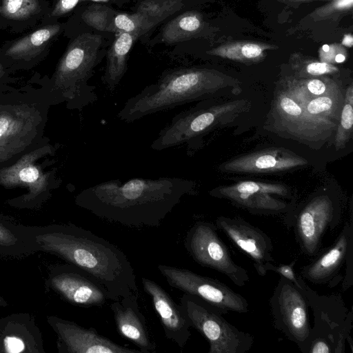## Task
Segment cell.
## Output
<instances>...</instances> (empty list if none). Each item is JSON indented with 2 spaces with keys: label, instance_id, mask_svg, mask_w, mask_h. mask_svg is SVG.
<instances>
[{
  "label": "cell",
  "instance_id": "obj_1",
  "mask_svg": "<svg viewBox=\"0 0 353 353\" xmlns=\"http://www.w3.org/2000/svg\"><path fill=\"white\" fill-rule=\"evenodd\" d=\"M193 183L178 177L112 179L90 186L76 203L97 216L128 227H158Z\"/></svg>",
  "mask_w": 353,
  "mask_h": 353
},
{
  "label": "cell",
  "instance_id": "obj_2",
  "mask_svg": "<svg viewBox=\"0 0 353 353\" xmlns=\"http://www.w3.org/2000/svg\"><path fill=\"white\" fill-rule=\"evenodd\" d=\"M42 250L86 272L107 290L110 300L138 294L136 274L126 255L114 244L74 225L37 235Z\"/></svg>",
  "mask_w": 353,
  "mask_h": 353
},
{
  "label": "cell",
  "instance_id": "obj_3",
  "mask_svg": "<svg viewBox=\"0 0 353 353\" xmlns=\"http://www.w3.org/2000/svg\"><path fill=\"white\" fill-rule=\"evenodd\" d=\"M221 85L216 71L181 68L164 72L157 82L129 98L118 112L119 119L133 122L159 112L174 108L214 94Z\"/></svg>",
  "mask_w": 353,
  "mask_h": 353
},
{
  "label": "cell",
  "instance_id": "obj_4",
  "mask_svg": "<svg viewBox=\"0 0 353 353\" xmlns=\"http://www.w3.org/2000/svg\"><path fill=\"white\" fill-rule=\"evenodd\" d=\"M102 37L83 33L70 45L54 75V85L64 98L83 108L97 100L95 87L88 84L98 63Z\"/></svg>",
  "mask_w": 353,
  "mask_h": 353
},
{
  "label": "cell",
  "instance_id": "obj_5",
  "mask_svg": "<svg viewBox=\"0 0 353 353\" xmlns=\"http://www.w3.org/2000/svg\"><path fill=\"white\" fill-rule=\"evenodd\" d=\"M299 277L314 316L307 353H344L352 328V311L348 310L340 296L319 294L301 275Z\"/></svg>",
  "mask_w": 353,
  "mask_h": 353
},
{
  "label": "cell",
  "instance_id": "obj_6",
  "mask_svg": "<svg viewBox=\"0 0 353 353\" xmlns=\"http://www.w3.org/2000/svg\"><path fill=\"white\" fill-rule=\"evenodd\" d=\"M180 305L190 327L208 341V353H245L252 347V334L230 324L220 311L202 299L183 294Z\"/></svg>",
  "mask_w": 353,
  "mask_h": 353
},
{
  "label": "cell",
  "instance_id": "obj_7",
  "mask_svg": "<svg viewBox=\"0 0 353 353\" xmlns=\"http://www.w3.org/2000/svg\"><path fill=\"white\" fill-rule=\"evenodd\" d=\"M273 325L302 353H307L312 326L305 295L292 282L281 276L270 298Z\"/></svg>",
  "mask_w": 353,
  "mask_h": 353
},
{
  "label": "cell",
  "instance_id": "obj_8",
  "mask_svg": "<svg viewBox=\"0 0 353 353\" xmlns=\"http://www.w3.org/2000/svg\"><path fill=\"white\" fill-rule=\"evenodd\" d=\"M184 246L195 262L224 274L236 285L243 287L249 281L248 271L233 261L218 235L216 225L206 221L195 223L187 232Z\"/></svg>",
  "mask_w": 353,
  "mask_h": 353
},
{
  "label": "cell",
  "instance_id": "obj_9",
  "mask_svg": "<svg viewBox=\"0 0 353 353\" xmlns=\"http://www.w3.org/2000/svg\"><path fill=\"white\" fill-rule=\"evenodd\" d=\"M157 268L172 288L202 299L223 314L249 311V303L245 297L217 279L164 264H159Z\"/></svg>",
  "mask_w": 353,
  "mask_h": 353
},
{
  "label": "cell",
  "instance_id": "obj_10",
  "mask_svg": "<svg viewBox=\"0 0 353 353\" xmlns=\"http://www.w3.org/2000/svg\"><path fill=\"white\" fill-rule=\"evenodd\" d=\"M339 220L338 207L330 196L321 194L311 199L297 212L292 223L302 252L309 256H316L323 237L337 227Z\"/></svg>",
  "mask_w": 353,
  "mask_h": 353
},
{
  "label": "cell",
  "instance_id": "obj_11",
  "mask_svg": "<svg viewBox=\"0 0 353 353\" xmlns=\"http://www.w3.org/2000/svg\"><path fill=\"white\" fill-rule=\"evenodd\" d=\"M211 194L227 199L252 214H274L288 212L290 209L288 203L272 196L288 195V189L281 184L242 181L214 190Z\"/></svg>",
  "mask_w": 353,
  "mask_h": 353
},
{
  "label": "cell",
  "instance_id": "obj_12",
  "mask_svg": "<svg viewBox=\"0 0 353 353\" xmlns=\"http://www.w3.org/2000/svg\"><path fill=\"white\" fill-rule=\"evenodd\" d=\"M217 229L249 256L256 273L267 274L268 268L274 262L271 238L260 228L241 219L219 216L215 222Z\"/></svg>",
  "mask_w": 353,
  "mask_h": 353
},
{
  "label": "cell",
  "instance_id": "obj_13",
  "mask_svg": "<svg viewBox=\"0 0 353 353\" xmlns=\"http://www.w3.org/2000/svg\"><path fill=\"white\" fill-rule=\"evenodd\" d=\"M52 288L70 303L83 307H102L110 300L106 289L93 276L69 264L52 275Z\"/></svg>",
  "mask_w": 353,
  "mask_h": 353
},
{
  "label": "cell",
  "instance_id": "obj_14",
  "mask_svg": "<svg viewBox=\"0 0 353 353\" xmlns=\"http://www.w3.org/2000/svg\"><path fill=\"white\" fill-rule=\"evenodd\" d=\"M41 121L39 114L27 106L3 108L0 112V152L10 158L33 141Z\"/></svg>",
  "mask_w": 353,
  "mask_h": 353
},
{
  "label": "cell",
  "instance_id": "obj_15",
  "mask_svg": "<svg viewBox=\"0 0 353 353\" xmlns=\"http://www.w3.org/2000/svg\"><path fill=\"white\" fill-rule=\"evenodd\" d=\"M52 325L59 336L63 352L69 353H140L139 350L119 345L99 334L93 328L83 327L64 319L53 317Z\"/></svg>",
  "mask_w": 353,
  "mask_h": 353
},
{
  "label": "cell",
  "instance_id": "obj_16",
  "mask_svg": "<svg viewBox=\"0 0 353 353\" xmlns=\"http://www.w3.org/2000/svg\"><path fill=\"white\" fill-rule=\"evenodd\" d=\"M353 249V223H345L334 243L317 258L303 266L301 276L314 284L339 282L338 274L345 265L347 259Z\"/></svg>",
  "mask_w": 353,
  "mask_h": 353
},
{
  "label": "cell",
  "instance_id": "obj_17",
  "mask_svg": "<svg viewBox=\"0 0 353 353\" xmlns=\"http://www.w3.org/2000/svg\"><path fill=\"white\" fill-rule=\"evenodd\" d=\"M141 283L159 316L165 337L183 348L191 336V327L180 304L153 280L142 276Z\"/></svg>",
  "mask_w": 353,
  "mask_h": 353
},
{
  "label": "cell",
  "instance_id": "obj_18",
  "mask_svg": "<svg viewBox=\"0 0 353 353\" xmlns=\"http://www.w3.org/2000/svg\"><path fill=\"white\" fill-rule=\"evenodd\" d=\"M118 333L135 345L142 353L156 352L150 337L146 319L140 312L138 294L114 300L110 303Z\"/></svg>",
  "mask_w": 353,
  "mask_h": 353
},
{
  "label": "cell",
  "instance_id": "obj_19",
  "mask_svg": "<svg viewBox=\"0 0 353 353\" xmlns=\"http://www.w3.org/2000/svg\"><path fill=\"white\" fill-rule=\"evenodd\" d=\"M48 152V146L38 148L23 155L14 164L0 170V184L9 188L26 187L29 198L40 194L46 189L48 177L36 161Z\"/></svg>",
  "mask_w": 353,
  "mask_h": 353
},
{
  "label": "cell",
  "instance_id": "obj_20",
  "mask_svg": "<svg viewBox=\"0 0 353 353\" xmlns=\"http://www.w3.org/2000/svg\"><path fill=\"white\" fill-rule=\"evenodd\" d=\"M307 161L282 149H271L249 154L224 163V171L264 173L289 170L306 164Z\"/></svg>",
  "mask_w": 353,
  "mask_h": 353
},
{
  "label": "cell",
  "instance_id": "obj_21",
  "mask_svg": "<svg viewBox=\"0 0 353 353\" xmlns=\"http://www.w3.org/2000/svg\"><path fill=\"white\" fill-rule=\"evenodd\" d=\"M276 113L286 130L293 134H303L307 138L319 130L330 128L334 123L308 114L303 107L286 92L279 94L276 100Z\"/></svg>",
  "mask_w": 353,
  "mask_h": 353
},
{
  "label": "cell",
  "instance_id": "obj_22",
  "mask_svg": "<svg viewBox=\"0 0 353 353\" xmlns=\"http://www.w3.org/2000/svg\"><path fill=\"white\" fill-rule=\"evenodd\" d=\"M138 35L119 32L107 54L103 82L110 91L120 83L127 70V57Z\"/></svg>",
  "mask_w": 353,
  "mask_h": 353
},
{
  "label": "cell",
  "instance_id": "obj_23",
  "mask_svg": "<svg viewBox=\"0 0 353 353\" xmlns=\"http://www.w3.org/2000/svg\"><path fill=\"white\" fill-rule=\"evenodd\" d=\"M288 92L310 116L330 123H332L330 119L338 120L339 110L343 103L338 87L310 100L304 97L292 83L289 84Z\"/></svg>",
  "mask_w": 353,
  "mask_h": 353
},
{
  "label": "cell",
  "instance_id": "obj_24",
  "mask_svg": "<svg viewBox=\"0 0 353 353\" xmlns=\"http://www.w3.org/2000/svg\"><path fill=\"white\" fill-rule=\"evenodd\" d=\"M184 0H143L136 12L142 19L141 34L154 28L168 17L181 10Z\"/></svg>",
  "mask_w": 353,
  "mask_h": 353
},
{
  "label": "cell",
  "instance_id": "obj_25",
  "mask_svg": "<svg viewBox=\"0 0 353 353\" xmlns=\"http://www.w3.org/2000/svg\"><path fill=\"white\" fill-rule=\"evenodd\" d=\"M60 30L59 25L38 30L15 42L6 51V55L14 59H28L38 54L44 45Z\"/></svg>",
  "mask_w": 353,
  "mask_h": 353
},
{
  "label": "cell",
  "instance_id": "obj_26",
  "mask_svg": "<svg viewBox=\"0 0 353 353\" xmlns=\"http://www.w3.org/2000/svg\"><path fill=\"white\" fill-rule=\"evenodd\" d=\"M201 27V16L195 12L180 14L165 25L162 39L168 44L181 42L194 35Z\"/></svg>",
  "mask_w": 353,
  "mask_h": 353
},
{
  "label": "cell",
  "instance_id": "obj_27",
  "mask_svg": "<svg viewBox=\"0 0 353 353\" xmlns=\"http://www.w3.org/2000/svg\"><path fill=\"white\" fill-rule=\"evenodd\" d=\"M271 46L250 42H238L224 45L208 52L211 55L219 56L239 61L259 60L263 50Z\"/></svg>",
  "mask_w": 353,
  "mask_h": 353
},
{
  "label": "cell",
  "instance_id": "obj_28",
  "mask_svg": "<svg viewBox=\"0 0 353 353\" xmlns=\"http://www.w3.org/2000/svg\"><path fill=\"white\" fill-rule=\"evenodd\" d=\"M117 13L105 5H92L81 14L85 23L99 31L117 32L114 18Z\"/></svg>",
  "mask_w": 353,
  "mask_h": 353
},
{
  "label": "cell",
  "instance_id": "obj_29",
  "mask_svg": "<svg viewBox=\"0 0 353 353\" xmlns=\"http://www.w3.org/2000/svg\"><path fill=\"white\" fill-rule=\"evenodd\" d=\"M343 106L341 112L340 123L336 136V148L339 149L349 141L353 125V89L350 85L345 93Z\"/></svg>",
  "mask_w": 353,
  "mask_h": 353
},
{
  "label": "cell",
  "instance_id": "obj_30",
  "mask_svg": "<svg viewBox=\"0 0 353 353\" xmlns=\"http://www.w3.org/2000/svg\"><path fill=\"white\" fill-rule=\"evenodd\" d=\"M38 10V0H3L0 12L6 18L22 19L30 17Z\"/></svg>",
  "mask_w": 353,
  "mask_h": 353
},
{
  "label": "cell",
  "instance_id": "obj_31",
  "mask_svg": "<svg viewBox=\"0 0 353 353\" xmlns=\"http://www.w3.org/2000/svg\"><path fill=\"white\" fill-rule=\"evenodd\" d=\"M294 83L305 94H311L316 97L325 94L337 88L336 85L328 80L321 79H311L301 81H294ZM312 97V98H314Z\"/></svg>",
  "mask_w": 353,
  "mask_h": 353
},
{
  "label": "cell",
  "instance_id": "obj_32",
  "mask_svg": "<svg viewBox=\"0 0 353 353\" xmlns=\"http://www.w3.org/2000/svg\"><path fill=\"white\" fill-rule=\"evenodd\" d=\"M114 22L118 33L127 32L137 34L138 37L141 35L142 19L137 12L131 14H117Z\"/></svg>",
  "mask_w": 353,
  "mask_h": 353
},
{
  "label": "cell",
  "instance_id": "obj_33",
  "mask_svg": "<svg viewBox=\"0 0 353 353\" xmlns=\"http://www.w3.org/2000/svg\"><path fill=\"white\" fill-rule=\"evenodd\" d=\"M295 261L292 262L288 265H280L279 266L270 263L268 268V271L277 272L280 276H283L292 282L298 288L301 290L299 276L295 274L294 270V265Z\"/></svg>",
  "mask_w": 353,
  "mask_h": 353
},
{
  "label": "cell",
  "instance_id": "obj_34",
  "mask_svg": "<svg viewBox=\"0 0 353 353\" xmlns=\"http://www.w3.org/2000/svg\"><path fill=\"white\" fill-rule=\"evenodd\" d=\"M305 70L307 74L319 76L338 71V68L325 62H310L306 64Z\"/></svg>",
  "mask_w": 353,
  "mask_h": 353
},
{
  "label": "cell",
  "instance_id": "obj_35",
  "mask_svg": "<svg viewBox=\"0 0 353 353\" xmlns=\"http://www.w3.org/2000/svg\"><path fill=\"white\" fill-rule=\"evenodd\" d=\"M5 351L9 353L21 352L25 349L22 339L17 336H6L3 341Z\"/></svg>",
  "mask_w": 353,
  "mask_h": 353
},
{
  "label": "cell",
  "instance_id": "obj_36",
  "mask_svg": "<svg viewBox=\"0 0 353 353\" xmlns=\"http://www.w3.org/2000/svg\"><path fill=\"white\" fill-rule=\"evenodd\" d=\"M80 0H58L52 16L58 17L71 11Z\"/></svg>",
  "mask_w": 353,
  "mask_h": 353
},
{
  "label": "cell",
  "instance_id": "obj_37",
  "mask_svg": "<svg viewBox=\"0 0 353 353\" xmlns=\"http://www.w3.org/2000/svg\"><path fill=\"white\" fill-rule=\"evenodd\" d=\"M14 234L6 227L0 223V245L9 246L16 243Z\"/></svg>",
  "mask_w": 353,
  "mask_h": 353
},
{
  "label": "cell",
  "instance_id": "obj_38",
  "mask_svg": "<svg viewBox=\"0 0 353 353\" xmlns=\"http://www.w3.org/2000/svg\"><path fill=\"white\" fill-rule=\"evenodd\" d=\"M353 0H336L334 3V8L339 10L351 8Z\"/></svg>",
  "mask_w": 353,
  "mask_h": 353
},
{
  "label": "cell",
  "instance_id": "obj_39",
  "mask_svg": "<svg viewBox=\"0 0 353 353\" xmlns=\"http://www.w3.org/2000/svg\"><path fill=\"white\" fill-rule=\"evenodd\" d=\"M342 44L347 46V47H352L353 44V38L351 34H346L344 36Z\"/></svg>",
  "mask_w": 353,
  "mask_h": 353
},
{
  "label": "cell",
  "instance_id": "obj_40",
  "mask_svg": "<svg viewBox=\"0 0 353 353\" xmlns=\"http://www.w3.org/2000/svg\"><path fill=\"white\" fill-rule=\"evenodd\" d=\"M8 159H10L9 157H8L6 154H3V153L0 152V163L3 162L4 161H6Z\"/></svg>",
  "mask_w": 353,
  "mask_h": 353
},
{
  "label": "cell",
  "instance_id": "obj_41",
  "mask_svg": "<svg viewBox=\"0 0 353 353\" xmlns=\"http://www.w3.org/2000/svg\"><path fill=\"white\" fill-rule=\"evenodd\" d=\"M0 305H6V302L0 296Z\"/></svg>",
  "mask_w": 353,
  "mask_h": 353
},
{
  "label": "cell",
  "instance_id": "obj_42",
  "mask_svg": "<svg viewBox=\"0 0 353 353\" xmlns=\"http://www.w3.org/2000/svg\"><path fill=\"white\" fill-rule=\"evenodd\" d=\"M3 74V66L1 64H0V78L2 77Z\"/></svg>",
  "mask_w": 353,
  "mask_h": 353
},
{
  "label": "cell",
  "instance_id": "obj_43",
  "mask_svg": "<svg viewBox=\"0 0 353 353\" xmlns=\"http://www.w3.org/2000/svg\"><path fill=\"white\" fill-rule=\"evenodd\" d=\"M3 108V106H0V112L2 110Z\"/></svg>",
  "mask_w": 353,
  "mask_h": 353
}]
</instances>
